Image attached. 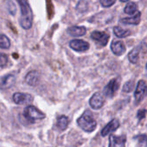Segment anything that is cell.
<instances>
[{
  "label": "cell",
  "mask_w": 147,
  "mask_h": 147,
  "mask_svg": "<svg viewBox=\"0 0 147 147\" xmlns=\"http://www.w3.org/2000/svg\"><path fill=\"white\" fill-rule=\"evenodd\" d=\"M147 92V86L144 81H139L136 90H135V94H134V97H135V100L137 103L141 102L143 100V99L144 98L145 94Z\"/></svg>",
  "instance_id": "52a82bcc"
},
{
  "label": "cell",
  "mask_w": 147,
  "mask_h": 147,
  "mask_svg": "<svg viewBox=\"0 0 147 147\" xmlns=\"http://www.w3.org/2000/svg\"><path fill=\"white\" fill-rule=\"evenodd\" d=\"M13 101L18 105H29L33 101V96L24 93H15L12 96Z\"/></svg>",
  "instance_id": "5b68a950"
},
{
  "label": "cell",
  "mask_w": 147,
  "mask_h": 147,
  "mask_svg": "<svg viewBox=\"0 0 147 147\" xmlns=\"http://www.w3.org/2000/svg\"><path fill=\"white\" fill-rule=\"evenodd\" d=\"M24 116L30 122L35 123L38 120L43 119L46 115L34 106H27L24 110Z\"/></svg>",
  "instance_id": "3957f363"
},
{
  "label": "cell",
  "mask_w": 147,
  "mask_h": 147,
  "mask_svg": "<svg viewBox=\"0 0 147 147\" xmlns=\"http://www.w3.org/2000/svg\"><path fill=\"white\" fill-rule=\"evenodd\" d=\"M125 13L129 14V15H135L138 12V5L136 3H129L126 5V6L124 9Z\"/></svg>",
  "instance_id": "ffe728a7"
},
{
  "label": "cell",
  "mask_w": 147,
  "mask_h": 147,
  "mask_svg": "<svg viewBox=\"0 0 147 147\" xmlns=\"http://www.w3.org/2000/svg\"><path fill=\"white\" fill-rule=\"evenodd\" d=\"M119 126V121L117 119H113V120H111L101 131V136L105 137L107 135H108L109 133L116 131Z\"/></svg>",
  "instance_id": "7c38bea8"
},
{
  "label": "cell",
  "mask_w": 147,
  "mask_h": 147,
  "mask_svg": "<svg viewBox=\"0 0 147 147\" xmlns=\"http://www.w3.org/2000/svg\"><path fill=\"white\" fill-rule=\"evenodd\" d=\"M140 18H141V13L138 11L133 17L131 18H121L120 22L125 24H130V25H138L140 22Z\"/></svg>",
  "instance_id": "2e32d148"
},
{
  "label": "cell",
  "mask_w": 147,
  "mask_h": 147,
  "mask_svg": "<svg viewBox=\"0 0 147 147\" xmlns=\"http://www.w3.org/2000/svg\"><path fill=\"white\" fill-rule=\"evenodd\" d=\"M77 124L79 126L84 130L85 131L88 132H92L96 129L97 126V122L94 119L93 115L89 112L84 113L78 119H77Z\"/></svg>",
  "instance_id": "7a4b0ae2"
},
{
  "label": "cell",
  "mask_w": 147,
  "mask_h": 147,
  "mask_svg": "<svg viewBox=\"0 0 147 147\" xmlns=\"http://www.w3.org/2000/svg\"><path fill=\"white\" fill-rule=\"evenodd\" d=\"M16 82V76L13 74H7V75L0 77V89L6 90L14 86Z\"/></svg>",
  "instance_id": "277c9868"
},
{
  "label": "cell",
  "mask_w": 147,
  "mask_h": 147,
  "mask_svg": "<svg viewBox=\"0 0 147 147\" xmlns=\"http://www.w3.org/2000/svg\"><path fill=\"white\" fill-rule=\"evenodd\" d=\"M121 2H127V1H129V0H120Z\"/></svg>",
  "instance_id": "4316f807"
},
{
  "label": "cell",
  "mask_w": 147,
  "mask_h": 147,
  "mask_svg": "<svg viewBox=\"0 0 147 147\" xmlns=\"http://www.w3.org/2000/svg\"><path fill=\"white\" fill-rule=\"evenodd\" d=\"M68 118L65 115L60 116L57 119V123H56V126L60 131H64L67 129V125H68Z\"/></svg>",
  "instance_id": "ac0fdd59"
},
{
  "label": "cell",
  "mask_w": 147,
  "mask_h": 147,
  "mask_svg": "<svg viewBox=\"0 0 147 147\" xmlns=\"http://www.w3.org/2000/svg\"><path fill=\"white\" fill-rule=\"evenodd\" d=\"M69 46L72 49L78 52L87 51L90 47L89 43L83 40H72L69 42Z\"/></svg>",
  "instance_id": "9c48e42d"
},
{
  "label": "cell",
  "mask_w": 147,
  "mask_h": 147,
  "mask_svg": "<svg viewBox=\"0 0 147 147\" xmlns=\"http://www.w3.org/2000/svg\"><path fill=\"white\" fill-rule=\"evenodd\" d=\"M140 49H141V46H137L136 48H134L128 55V59L129 61L133 63V64H136L138 63V59H139V53H140Z\"/></svg>",
  "instance_id": "e0dca14e"
},
{
  "label": "cell",
  "mask_w": 147,
  "mask_h": 147,
  "mask_svg": "<svg viewBox=\"0 0 147 147\" xmlns=\"http://www.w3.org/2000/svg\"><path fill=\"white\" fill-rule=\"evenodd\" d=\"M133 88H134V82H133V81H129V82H127L125 84V86H124V88H123V91H124V92L130 93V92L132 91Z\"/></svg>",
  "instance_id": "cb8c5ba5"
},
{
  "label": "cell",
  "mask_w": 147,
  "mask_h": 147,
  "mask_svg": "<svg viewBox=\"0 0 147 147\" xmlns=\"http://www.w3.org/2000/svg\"><path fill=\"white\" fill-rule=\"evenodd\" d=\"M105 103V99H104V96L101 93H95L90 99L89 100V104L91 106V107L93 109H95V110H98L100 108H101L103 107Z\"/></svg>",
  "instance_id": "ba28073f"
},
{
  "label": "cell",
  "mask_w": 147,
  "mask_h": 147,
  "mask_svg": "<svg viewBox=\"0 0 147 147\" xmlns=\"http://www.w3.org/2000/svg\"><path fill=\"white\" fill-rule=\"evenodd\" d=\"M119 84L118 82V79H113L109 82V83L104 88V94L107 97H113L117 90L119 89Z\"/></svg>",
  "instance_id": "8fae6325"
},
{
  "label": "cell",
  "mask_w": 147,
  "mask_h": 147,
  "mask_svg": "<svg viewBox=\"0 0 147 147\" xmlns=\"http://www.w3.org/2000/svg\"><path fill=\"white\" fill-rule=\"evenodd\" d=\"M11 47V41L7 36L0 34V49H7Z\"/></svg>",
  "instance_id": "44dd1931"
},
{
  "label": "cell",
  "mask_w": 147,
  "mask_h": 147,
  "mask_svg": "<svg viewBox=\"0 0 147 147\" xmlns=\"http://www.w3.org/2000/svg\"><path fill=\"white\" fill-rule=\"evenodd\" d=\"M126 142L125 135H111L109 138V147H125Z\"/></svg>",
  "instance_id": "30bf717a"
},
{
  "label": "cell",
  "mask_w": 147,
  "mask_h": 147,
  "mask_svg": "<svg viewBox=\"0 0 147 147\" xmlns=\"http://www.w3.org/2000/svg\"><path fill=\"white\" fill-rule=\"evenodd\" d=\"M111 49L116 55H121L125 51V47L121 41H113L111 44Z\"/></svg>",
  "instance_id": "5bb4252c"
},
{
  "label": "cell",
  "mask_w": 147,
  "mask_h": 147,
  "mask_svg": "<svg viewBox=\"0 0 147 147\" xmlns=\"http://www.w3.org/2000/svg\"><path fill=\"white\" fill-rule=\"evenodd\" d=\"M8 61H9V58L7 55L4 53H0V67H5L7 65Z\"/></svg>",
  "instance_id": "603a6c76"
},
{
  "label": "cell",
  "mask_w": 147,
  "mask_h": 147,
  "mask_svg": "<svg viewBox=\"0 0 147 147\" xmlns=\"http://www.w3.org/2000/svg\"><path fill=\"white\" fill-rule=\"evenodd\" d=\"M87 32V29L82 26H71L67 29V33L72 36H82Z\"/></svg>",
  "instance_id": "9a60e30c"
},
{
  "label": "cell",
  "mask_w": 147,
  "mask_h": 147,
  "mask_svg": "<svg viewBox=\"0 0 147 147\" xmlns=\"http://www.w3.org/2000/svg\"><path fill=\"white\" fill-rule=\"evenodd\" d=\"M21 9V17L19 19L20 25L24 30H29L32 26L33 13L28 0H17Z\"/></svg>",
  "instance_id": "6da1fadb"
},
{
  "label": "cell",
  "mask_w": 147,
  "mask_h": 147,
  "mask_svg": "<svg viewBox=\"0 0 147 147\" xmlns=\"http://www.w3.org/2000/svg\"><path fill=\"white\" fill-rule=\"evenodd\" d=\"M145 113H146V111H145V110H144V109H142V110H139V111L138 112V114H137V116H138V119L139 120L143 119L145 117Z\"/></svg>",
  "instance_id": "484cf974"
},
{
  "label": "cell",
  "mask_w": 147,
  "mask_h": 147,
  "mask_svg": "<svg viewBox=\"0 0 147 147\" xmlns=\"http://www.w3.org/2000/svg\"><path fill=\"white\" fill-rule=\"evenodd\" d=\"M39 78H40L39 73L37 71H36V70H33V71H30V72H29L27 74L24 81L28 85L34 87L38 83Z\"/></svg>",
  "instance_id": "4fadbf2b"
},
{
  "label": "cell",
  "mask_w": 147,
  "mask_h": 147,
  "mask_svg": "<svg viewBox=\"0 0 147 147\" xmlns=\"http://www.w3.org/2000/svg\"><path fill=\"white\" fill-rule=\"evenodd\" d=\"M139 147H147V136L144 134L138 135L136 137Z\"/></svg>",
  "instance_id": "7402d4cb"
},
{
  "label": "cell",
  "mask_w": 147,
  "mask_h": 147,
  "mask_svg": "<svg viewBox=\"0 0 147 147\" xmlns=\"http://www.w3.org/2000/svg\"><path fill=\"white\" fill-rule=\"evenodd\" d=\"M145 67H146V70H147V63H146V66H145Z\"/></svg>",
  "instance_id": "83f0119b"
},
{
  "label": "cell",
  "mask_w": 147,
  "mask_h": 147,
  "mask_svg": "<svg viewBox=\"0 0 147 147\" xmlns=\"http://www.w3.org/2000/svg\"><path fill=\"white\" fill-rule=\"evenodd\" d=\"M91 38L100 46L104 47L107 44L109 40V35L103 31H94L91 34Z\"/></svg>",
  "instance_id": "8992f818"
},
{
  "label": "cell",
  "mask_w": 147,
  "mask_h": 147,
  "mask_svg": "<svg viewBox=\"0 0 147 147\" xmlns=\"http://www.w3.org/2000/svg\"><path fill=\"white\" fill-rule=\"evenodd\" d=\"M100 2L103 7L108 8V7H111L113 5H114L116 0H100Z\"/></svg>",
  "instance_id": "d4e9b609"
},
{
  "label": "cell",
  "mask_w": 147,
  "mask_h": 147,
  "mask_svg": "<svg viewBox=\"0 0 147 147\" xmlns=\"http://www.w3.org/2000/svg\"><path fill=\"white\" fill-rule=\"evenodd\" d=\"M113 32L115 34V36L119 38H124V37H126L128 36L130 34H131V31L130 30H125L119 26H116L113 28Z\"/></svg>",
  "instance_id": "d6986e66"
}]
</instances>
